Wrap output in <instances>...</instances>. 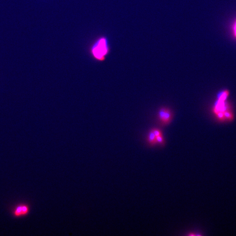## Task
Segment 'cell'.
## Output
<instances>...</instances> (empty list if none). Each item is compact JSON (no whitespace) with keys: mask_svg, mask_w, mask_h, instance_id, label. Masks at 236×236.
Listing matches in <instances>:
<instances>
[{"mask_svg":"<svg viewBox=\"0 0 236 236\" xmlns=\"http://www.w3.org/2000/svg\"><path fill=\"white\" fill-rule=\"evenodd\" d=\"M29 208L27 206L21 205L16 207L14 210V214L16 216H21L26 215L29 213Z\"/></svg>","mask_w":236,"mask_h":236,"instance_id":"obj_3","label":"cell"},{"mask_svg":"<svg viewBox=\"0 0 236 236\" xmlns=\"http://www.w3.org/2000/svg\"><path fill=\"white\" fill-rule=\"evenodd\" d=\"M152 131L156 137L162 135L161 131L160 130H158V129H154V130H152Z\"/></svg>","mask_w":236,"mask_h":236,"instance_id":"obj_9","label":"cell"},{"mask_svg":"<svg viewBox=\"0 0 236 236\" xmlns=\"http://www.w3.org/2000/svg\"><path fill=\"white\" fill-rule=\"evenodd\" d=\"M110 51L109 41L106 37L99 38L90 47V53L95 60L102 62L105 60Z\"/></svg>","mask_w":236,"mask_h":236,"instance_id":"obj_1","label":"cell"},{"mask_svg":"<svg viewBox=\"0 0 236 236\" xmlns=\"http://www.w3.org/2000/svg\"><path fill=\"white\" fill-rule=\"evenodd\" d=\"M229 94H230V93H229V90H227V89L221 90L217 94L216 99L227 100Z\"/></svg>","mask_w":236,"mask_h":236,"instance_id":"obj_4","label":"cell"},{"mask_svg":"<svg viewBox=\"0 0 236 236\" xmlns=\"http://www.w3.org/2000/svg\"><path fill=\"white\" fill-rule=\"evenodd\" d=\"M156 141H157V143L160 144H163L164 143V140L162 135L156 137Z\"/></svg>","mask_w":236,"mask_h":236,"instance_id":"obj_8","label":"cell"},{"mask_svg":"<svg viewBox=\"0 0 236 236\" xmlns=\"http://www.w3.org/2000/svg\"><path fill=\"white\" fill-rule=\"evenodd\" d=\"M231 109V105L227 100L216 99L213 111L218 120L224 122V115L226 112Z\"/></svg>","mask_w":236,"mask_h":236,"instance_id":"obj_2","label":"cell"},{"mask_svg":"<svg viewBox=\"0 0 236 236\" xmlns=\"http://www.w3.org/2000/svg\"><path fill=\"white\" fill-rule=\"evenodd\" d=\"M234 30H235V34L236 35V23L235 24V26Z\"/></svg>","mask_w":236,"mask_h":236,"instance_id":"obj_10","label":"cell"},{"mask_svg":"<svg viewBox=\"0 0 236 236\" xmlns=\"http://www.w3.org/2000/svg\"><path fill=\"white\" fill-rule=\"evenodd\" d=\"M171 113L169 110L167 109L165 113L163 119L161 122L162 123L164 124H167L170 122L171 119Z\"/></svg>","mask_w":236,"mask_h":236,"instance_id":"obj_5","label":"cell"},{"mask_svg":"<svg viewBox=\"0 0 236 236\" xmlns=\"http://www.w3.org/2000/svg\"><path fill=\"white\" fill-rule=\"evenodd\" d=\"M148 142L150 145H155L157 143L156 141V137L155 136V134H154L152 130L150 132L148 136Z\"/></svg>","mask_w":236,"mask_h":236,"instance_id":"obj_6","label":"cell"},{"mask_svg":"<svg viewBox=\"0 0 236 236\" xmlns=\"http://www.w3.org/2000/svg\"><path fill=\"white\" fill-rule=\"evenodd\" d=\"M166 109H167L165 108H162L159 111L158 116H159V119H160V120L161 122H162L164 116V114L165 113Z\"/></svg>","mask_w":236,"mask_h":236,"instance_id":"obj_7","label":"cell"}]
</instances>
